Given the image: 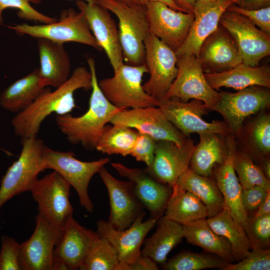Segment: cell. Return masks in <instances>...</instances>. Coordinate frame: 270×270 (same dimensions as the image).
I'll return each instance as SVG.
<instances>
[{
  "mask_svg": "<svg viewBox=\"0 0 270 270\" xmlns=\"http://www.w3.org/2000/svg\"><path fill=\"white\" fill-rule=\"evenodd\" d=\"M92 74L86 67H77L67 81L54 91L46 87L28 106L12 118L14 132L21 138H36L42 122L52 113L70 114L76 106L74 98L80 89L91 90Z\"/></svg>",
  "mask_w": 270,
  "mask_h": 270,
  "instance_id": "cell-1",
  "label": "cell"
},
{
  "mask_svg": "<svg viewBox=\"0 0 270 270\" xmlns=\"http://www.w3.org/2000/svg\"><path fill=\"white\" fill-rule=\"evenodd\" d=\"M92 74V93L88 110L82 116H74L70 114L57 115L56 124L61 132L72 144H80L92 150L104 127L112 117L123 110L112 104L100 90L97 79L94 59H87Z\"/></svg>",
  "mask_w": 270,
  "mask_h": 270,
  "instance_id": "cell-2",
  "label": "cell"
},
{
  "mask_svg": "<svg viewBox=\"0 0 270 270\" xmlns=\"http://www.w3.org/2000/svg\"><path fill=\"white\" fill-rule=\"evenodd\" d=\"M118 20L124 60L130 65L144 63V40L149 33L145 5L122 0H96Z\"/></svg>",
  "mask_w": 270,
  "mask_h": 270,
  "instance_id": "cell-3",
  "label": "cell"
},
{
  "mask_svg": "<svg viewBox=\"0 0 270 270\" xmlns=\"http://www.w3.org/2000/svg\"><path fill=\"white\" fill-rule=\"evenodd\" d=\"M148 73L145 63L139 65L122 64L110 78L98 82L107 99L121 109L158 106L159 102L144 90L142 80Z\"/></svg>",
  "mask_w": 270,
  "mask_h": 270,
  "instance_id": "cell-4",
  "label": "cell"
},
{
  "mask_svg": "<svg viewBox=\"0 0 270 270\" xmlns=\"http://www.w3.org/2000/svg\"><path fill=\"white\" fill-rule=\"evenodd\" d=\"M22 148L16 161L8 169L0 186V208L14 196L30 191L38 174L46 170L42 140L22 139Z\"/></svg>",
  "mask_w": 270,
  "mask_h": 270,
  "instance_id": "cell-5",
  "label": "cell"
},
{
  "mask_svg": "<svg viewBox=\"0 0 270 270\" xmlns=\"http://www.w3.org/2000/svg\"><path fill=\"white\" fill-rule=\"evenodd\" d=\"M45 168L58 172L76 190L80 205L88 212L94 210V204L88 187L92 176L108 164V158L84 162L77 159L72 151L60 152L45 146L44 152Z\"/></svg>",
  "mask_w": 270,
  "mask_h": 270,
  "instance_id": "cell-6",
  "label": "cell"
},
{
  "mask_svg": "<svg viewBox=\"0 0 270 270\" xmlns=\"http://www.w3.org/2000/svg\"><path fill=\"white\" fill-rule=\"evenodd\" d=\"M8 27L18 34L44 38L61 44L75 42L102 50L83 14L72 8L62 10L60 19L54 22L36 25L22 24Z\"/></svg>",
  "mask_w": 270,
  "mask_h": 270,
  "instance_id": "cell-7",
  "label": "cell"
},
{
  "mask_svg": "<svg viewBox=\"0 0 270 270\" xmlns=\"http://www.w3.org/2000/svg\"><path fill=\"white\" fill-rule=\"evenodd\" d=\"M71 186L56 172L38 179L30 188L38 213L52 226L61 230L73 218L70 201Z\"/></svg>",
  "mask_w": 270,
  "mask_h": 270,
  "instance_id": "cell-8",
  "label": "cell"
},
{
  "mask_svg": "<svg viewBox=\"0 0 270 270\" xmlns=\"http://www.w3.org/2000/svg\"><path fill=\"white\" fill-rule=\"evenodd\" d=\"M177 58V75L163 100H198L208 110H212L219 102L220 93L208 82L196 56L184 55Z\"/></svg>",
  "mask_w": 270,
  "mask_h": 270,
  "instance_id": "cell-9",
  "label": "cell"
},
{
  "mask_svg": "<svg viewBox=\"0 0 270 270\" xmlns=\"http://www.w3.org/2000/svg\"><path fill=\"white\" fill-rule=\"evenodd\" d=\"M144 63L150 77L142 86L149 96L160 102L177 75L178 58L174 51L150 33L144 40Z\"/></svg>",
  "mask_w": 270,
  "mask_h": 270,
  "instance_id": "cell-10",
  "label": "cell"
},
{
  "mask_svg": "<svg viewBox=\"0 0 270 270\" xmlns=\"http://www.w3.org/2000/svg\"><path fill=\"white\" fill-rule=\"evenodd\" d=\"M219 24L231 36L240 54L242 62L252 66L270 54V36L260 30L246 16L226 10Z\"/></svg>",
  "mask_w": 270,
  "mask_h": 270,
  "instance_id": "cell-11",
  "label": "cell"
},
{
  "mask_svg": "<svg viewBox=\"0 0 270 270\" xmlns=\"http://www.w3.org/2000/svg\"><path fill=\"white\" fill-rule=\"evenodd\" d=\"M158 106L166 118L185 136L192 133L216 134L228 136L232 132L224 122H207L202 118L208 110L198 100L187 102L176 98L163 100Z\"/></svg>",
  "mask_w": 270,
  "mask_h": 270,
  "instance_id": "cell-12",
  "label": "cell"
},
{
  "mask_svg": "<svg viewBox=\"0 0 270 270\" xmlns=\"http://www.w3.org/2000/svg\"><path fill=\"white\" fill-rule=\"evenodd\" d=\"M110 123L134 129L156 141L168 140L181 146L187 139L166 118L158 106L122 110L112 117Z\"/></svg>",
  "mask_w": 270,
  "mask_h": 270,
  "instance_id": "cell-13",
  "label": "cell"
},
{
  "mask_svg": "<svg viewBox=\"0 0 270 270\" xmlns=\"http://www.w3.org/2000/svg\"><path fill=\"white\" fill-rule=\"evenodd\" d=\"M98 236L72 218L60 230L54 250L52 270H80Z\"/></svg>",
  "mask_w": 270,
  "mask_h": 270,
  "instance_id": "cell-14",
  "label": "cell"
},
{
  "mask_svg": "<svg viewBox=\"0 0 270 270\" xmlns=\"http://www.w3.org/2000/svg\"><path fill=\"white\" fill-rule=\"evenodd\" d=\"M145 6L149 33L176 52L187 36L194 14L176 10L160 2H148Z\"/></svg>",
  "mask_w": 270,
  "mask_h": 270,
  "instance_id": "cell-15",
  "label": "cell"
},
{
  "mask_svg": "<svg viewBox=\"0 0 270 270\" xmlns=\"http://www.w3.org/2000/svg\"><path fill=\"white\" fill-rule=\"evenodd\" d=\"M146 214V212L143 213L130 226L122 230L114 228L108 221H98L96 232L100 236L106 238L117 252L119 264L116 270L132 263L141 254L146 236L160 218L150 216L144 220Z\"/></svg>",
  "mask_w": 270,
  "mask_h": 270,
  "instance_id": "cell-16",
  "label": "cell"
},
{
  "mask_svg": "<svg viewBox=\"0 0 270 270\" xmlns=\"http://www.w3.org/2000/svg\"><path fill=\"white\" fill-rule=\"evenodd\" d=\"M220 93L219 102L212 110L222 115L232 132H238L248 117L270 105V92L262 86H252L236 92Z\"/></svg>",
  "mask_w": 270,
  "mask_h": 270,
  "instance_id": "cell-17",
  "label": "cell"
},
{
  "mask_svg": "<svg viewBox=\"0 0 270 270\" xmlns=\"http://www.w3.org/2000/svg\"><path fill=\"white\" fill-rule=\"evenodd\" d=\"M98 173L108 194L110 206L108 222L119 230L128 228L145 212L144 207L136 194L132 182L116 179L104 166Z\"/></svg>",
  "mask_w": 270,
  "mask_h": 270,
  "instance_id": "cell-18",
  "label": "cell"
},
{
  "mask_svg": "<svg viewBox=\"0 0 270 270\" xmlns=\"http://www.w3.org/2000/svg\"><path fill=\"white\" fill-rule=\"evenodd\" d=\"M76 5L84 16L96 41L104 50L114 70L124 64L118 30L108 10L97 2L77 0Z\"/></svg>",
  "mask_w": 270,
  "mask_h": 270,
  "instance_id": "cell-19",
  "label": "cell"
},
{
  "mask_svg": "<svg viewBox=\"0 0 270 270\" xmlns=\"http://www.w3.org/2000/svg\"><path fill=\"white\" fill-rule=\"evenodd\" d=\"M59 232L38 213L34 232L28 240L20 244V270H52L54 250Z\"/></svg>",
  "mask_w": 270,
  "mask_h": 270,
  "instance_id": "cell-20",
  "label": "cell"
},
{
  "mask_svg": "<svg viewBox=\"0 0 270 270\" xmlns=\"http://www.w3.org/2000/svg\"><path fill=\"white\" fill-rule=\"evenodd\" d=\"M194 147L190 138L181 146L171 141L157 140L154 160L146 168L156 180L172 186L189 168Z\"/></svg>",
  "mask_w": 270,
  "mask_h": 270,
  "instance_id": "cell-21",
  "label": "cell"
},
{
  "mask_svg": "<svg viewBox=\"0 0 270 270\" xmlns=\"http://www.w3.org/2000/svg\"><path fill=\"white\" fill-rule=\"evenodd\" d=\"M112 166L122 177L132 182L134 192L151 217H160L166 209L172 192V186L160 182L150 175L147 169L130 168L120 162H112Z\"/></svg>",
  "mask_w": 270,
  "mask_h": 270,
  "instance_id": "cell-22",
  "label": "cell"
},
{
  "mask_svg": "<svg viewBox=\"0 0 270 270\" xmlns=\"http://www.w3.org/2000/svg\"><path fill=\"white\" fill-rule=\"evenodd\" d=\"M232 4L231 0L209 2L198 0L194 8V19L187 36L176 52L177 58L184 55L197 56L202 42L216 30L222 14Z\"/></svg>",
  "mask_w": 270,
  "mask_h": 270,
  "instance_id": "cell-23",
  "label": "cell"
},
{
  "mask_svg": "<svg viewBox=\"0 0 270 270\" xmlns=\"http://www.w3.org/2000/svg\"><path fill=\"white\" fill-rule=\"evenodd\" d=\"M196 58L206 73L226 70L242 62L235 42L222 26L204 40Z\"/></svg>",
  "mask_w": 270,
  "mask_h": 270,
  "instance_id": "cell-24",
  "label": "cell"
},
{
  "mask_svg": "<svg viewBox=\"0 0 270 270\" xmlns=\"http://www.w3.org/2000/svg\"><path fill=\"white\" fill-rule=\"evenodd\" d=\"M226 146V157L224 161L217 165V168L214 170L215 180L230 216L244 228L248 216L242 203V188L234 168V160L236 148V143L232 136L228 138Z\"/></svg>",
  "mask_w": 270,
  "mask_h": 270,
  "instance_id": "cell-25",
  "label": "cell"
},
{
  "mask_svg": "<svg viewBox=\"0 0 270 270\" xmlns=\"http://www.w3.org/2000/svg\"><path fill=\"white\" fill-rule=\"evenodd\" d=\"M40 79L42 85L58 88L70 78V60L64 44L38 38Z\"/></svg>",
  "mask_w": 270,
  "mask_h": 270,
  "instance_id": "cell-26",
  "label": "cell"
},
{
  "mask_svg": "<svg viewBox=\"0 0 270 270\" xmlns=\"http://www.w3.org/2000/svg\"><path fill=\"white\" fill-rule=\"evenodd\" d=\"M204 75L210 86L216 90L222 87L236 90L252 86L270 88L269 66H252L241 62L230 70Z\"/></svg>",
  "mask_w": 270,
  "mask_h": 270,
  "instance_id": "cell-27",
  "label": "cell"
},
{
  "mask_svg": "<svg viewBox=\"0 0 270 270\" xmlns=\"http://www.w3.org/2000/svg\"><path fill=\"white\" fill-rule=\"evenodd\" d=\"M156 228L151 236L144 239L141 254L148 257L156 264L163 265L170 251L184 238L183 225L165 216H160Z\"/></svg>",
  "mask_w": 270,
  "mask_h": 270,
  "instance_id": "cell-28",
  "label": "cell"
},
{
  "mask_svg": "<svg viewBox=\"0 0 270 270\" xmlns=\"http://www.w3.org/2000/svg\"><path fill=\"white\" fill-rule=\"evenodd\" d=\"M183 226L184 238L189 244L200 246L206 252L214 254L228 262L236 260L228 240L216 233L206 218L189 222Z\"/></svg>",
  "mask_w": 270,
  "mask_h": 270,
  "instance_id": "cell-29",
  "label": "cell"
},
{
  "mask_svg": "<svg viewBox=\"0 0 270 270\" xmlns=\"http://www.w3.org/2000/svg\"><path fill=\"white\" fill-rule=\"evenodd\" d=\"M46 88L41 82L39 68H36L2 92L0 105L8 110L18 113L32 104Z\"/></svg>",
  "mask_w": 270,
  "mask_h": 270,
  "instance_id": "cell-30",
  "label": "cell"
},
{
  "mask_svg": "<svg viewBox=\"0 0 270 270\" xmlns=\"http://www.w3.org/2000/svg\"><path fill=\"white\" fill-rule=\"evenodd\" d=\"M175 184L202 201L206 208L208 218L216 216L226 208L215 180L210 176L200 175L188 168Z\"/></svg>",
  "mask_w": 270,
  "mask_h": 270,
  "instance_id": "cell-31",
  "label": "cell"
},
{
  "mask_svg": "<svg viewBox=\"0 0 270 270\" xmlns=\"http://www.w3.org/2000/svg\"><path fill=\"white\" fill-rule=\"evenodd\" d=\"M216 134H200V142L195 146L189 168L203 176H210L214 168L224 160L227 152L226 144Z\"/></svg>",
  "mask_w": 270,
  "mask_h": 270,
  "instance_id": "cell-32",
  "label": "cell"
},
{
  "mask_svg": "<svg viewBox=\"0 0 270 270\" xmlns=\"http://www.w3.org/2000/svg\"><path fill=\"white\" fill-rule=\"evenodd\" d=\"M164 216L184 225L206 218L208 211L204 204L196 196L174 184L172 186V192L164 210Z\"/></svg>",
  "mask_w": 270,
  "mask_h": 270,
  "instance_id": "cell-33",
  "label": "cell"
},
{
  "mask_svg": "<svg viewBox=\"0 0 270 270\" xmlns=\"http://www.w3.org/2000/svg\"><path fill=\"white\" fill-rule=\"evenodd\" d=\"M206 221L217 234L226 238L230 244L236 260L246 257L250 249V242L244 228L230 216L225 208L222 211Z\"/></svg>",
  "mask_w": 270,
  "mask_h": 270,
  "instance_id": "cell-34",
  "label": "cell"
},
{
  "mask_svg": "<svg viewBox=\"0 0 270 270\" xmlns=\"http://www.w3.org/2000/svg\"><path fill=\"white\" fill-rule=\"evenodd\" d=\"M138 132L122 126L106 124L98 140L96 149L108 155H130Z\"/></svg>",
  "mask_w": 270,
  "mask_h": 270,
  "instance_id": "cell-35",
  "label": "cell"
},
{
  "mask_svg": "<svg viewBox=\"0 0 270 270\" xmlns=\"http://www.w3.org/2000/svg\"><path fill=\"white\" fill-rule=\"evenodd\" d=\"M230 262L210 253H197L183 250L162 266L164 270H201L215 268L224 270Z\"/></svg>",
  "mask_w": 270,
  "mask_h": 270,
  "instance_id": "cell-36",
  "label": "cell"
},
{
  "mask_svg": "<svg viewBox=\"0 0 270 270\" xmlns=\"http://www.w3.org/2000/svg\"><path fill=\"white\" fill-rule=\"evenodd\" d=\"M119 264L117 252L105 238L94 242L80 270H116Z\"/></svg>",
  "mask_w": 270,
  "mask_h": 270,
  "instance_id": "cell-37",
  "label": "cell"
},
{
  "mask_svg": "<svg viewBox=\"0 0 270 270\" xmlns=\"http://www.w3.org/2000/svg\"><path fill=\"white\" fill-rule=\"evenodd\" d=\"M234 166L242 188L259 186L270 190V180L266 177L260 168L254 164L249 154L236 151Z\"/></svg>",
  "mask_w": 270,
  "mask_h": 270,
  "instance_id": "cell-38",
  "label": "cell"
},
{
  "mask_svg": "<svg viewBox=\"0 0 270 270\" xmlns=\"http://www.w3.org/2000/svg\"><path fill=\"white\" fill-rule=\"evenodd\" d=\"M250 145L261 158L270 152V116H259L251 124L248 132Z\"/></svg>",
  "mask_w": 270,
  "mask_h": 270,
  "instance_id": "cell-39",
  "label": "cell"
},
{
  "mask_svg": "<svg viewBox=\"0 0 270 270\" xmlns=\"http://www.w3.org/2000/svg\"><path fill=\"white\" fill-rule=\"evenodd\" d=\"M247 256L236 264L229 263L224 270H270V250L250 242Z\"/></svg>",
  "mask_w": 270,
  "mask_h": 270,
  "instance_id": "cell-40",
  "label": "cell"
},
{
  "mask_svg": "<svg viewBox=\"0 0 270 270\" xmlns=\"http://www.w3.org/2000/svg\"><path fill=\"white\" fill-rule=\"evenodd\" d=\"M250 242L264 248L270 246V214L248 216L244 226Z\"/></svg>",
  "mask_w": 270,
  "mask_h": 270,
  "instance_id": "cell-41",
  "label": "cell"
},
{
  "mask_svg": "<svg viewBox=\"0 0 270 270\" xmlns=\"http://www.w3.org/2000/svg\"><path fill=\"white\" fill-rule=\"evenodd\" d=\"M30 0H0V24L3 22L2 12L7 8H15L18 10V16L26 20L50 24L58 20L57 18L45 15L34 8Z\"/></svg>",
  "mask_w": 270,
  "mask_h": 270,
  "instance_id": "cell-42",
  "label": "cell"
},
{
  "mask_svg": "<svg viewBox=\"0 0 270 270\" xmlns=\"http://www.w3.org/2000/svg\"><path fill=\"white\" fill-rule=\"evenodd\" d=\"M20 244L12 237H1L0 270H20L19 264Z\"/></svg>",
  "mask_w": 270,
  "mask_h": 270,
  "instance_id": "cell-43",
  "label": "cell"
},
{
  "mask_svg": "<svg viewBox=\"0 0 270 270\" xmlns=\"http://www.w3.org/2000/svg\"><path fill=\"white\" fill-rule=\"evenodd\" d=\"M227 10L246 16L260 30L270 36V6L258 10H248L232 4Z\"/></svg>",
  "mask_w": 270,
  "mask_h": 270,
  "instance_id": "cell-44",
  "label": "cell"
},
{
  "mask_svg": "<svg viewBox=\"0 0 270 270\" xmlns=\"http://www.w3.org/2000/svg\"><path fill=\"white\" fill-rule=\"evenodd\" d=\"M156 146V140L153 138L138 132L130 155L136 160L144 162L148 167L154 160Z\"/></svg>",
  "mask_w": 270,
  "mask_h": 270,
  "instance_id": "cell-45",
  "label": "cell"
},
{
  "mask_svg": "<svg viewBox=\"0 0 270 270\" xmlns=\"http://www.w3.org/2000/svg\"><path fill=\"white\" fill-rule=\"evenodd\" d=\"M270 190L259 186L242 188L241 193L242 203L248 216H252L254 214Z\"/></svg>",
  "mask_w": 270,
  "mask_h": 270,
  "instance_id": "cell-46",
  "label": "cell"
},
{
  "mask_svg": "<svg viewBox=\"0 0 270 270\" xmlns=\"http://www.w3.org/2000/svg\"><path fill=\"white\" fill-rule=\"evenodd\" d=\"M159 266L148 257L140 254L134 262L122 266L120 270H158Z\"/></svg>",
  "mask_w": 270,
  "mask_h": 270,
  "instance_id": "cell-47",
  "label": "cell"
},
{
  "mask_svg": "<svg viewBox=\"0 0 270 270\" xmlns=\"http://www.w3.org/2000/svg\"><path fill=\"white\" fill-rule=\"evenodd\" d=\"M270 6V0H243L240 6L248 10H258Z\"/></svg>",
  "mask_w": 270,
  "mask_h": 270,
  "instance_id": "cell-48",
  "label": "cell"
},
{
  "mask_svg": "<svg viewBox=\"0 0 270 270\" xmlns=\"http://www.w3.org/2000/svg\"><path fill=\"white\" fill-rule=\"evenodd\" d=\"M198 0H173L174 4L183 12L193 13L196 3Z\"/></svg>",
  "mask_w": 270,
  "mask_h": 270,
  "instance_id": "cell-49",
  "label": "cell"
},
{
  "mask_svg": "<svg viewBox=\"0 0 270 270\" xmlns=\"http://www.w3.org/2000/svg\"><path fill=\"white\" fill-rule=\"evenodd\" d=\"M268 214H270V190L264 202L252 216L256 217Z\"/></svg>",
  "mask_w": 270,
  "mask_h": 270,
  "instance_id": "cell-50",
  "label": "cell"
},
{
  "mask_svg": "<svg viewBox=\"0 0 270 270\" xmlns=\"http://www.w3.org/2000/svg\"><path fill=\"white\" fill-rule=\"evenodd\" d=\"M140 4L145 5L149 2H160L164 3L168 6L176 10L182 11L181 10L174 4L173 0H137Z\"/></svg>",
  "mask_w": 270,
  "mask_h": 270,
  "instance_id": "cell-51",
  "label": "cell"
},
{
  "mask_svg": "<svg viewBox=\"0 0 270 270\" xmlns=\"http://www.w3.org/2000/svg\"><path fill=\"white\" fill-rule=\"evenodd\" d=\"M262 159L261 167L262 171L266 177L270 180V160L263 158Z\"/></svg>",
  "mask_w": 270,
  "mask_h": 270,
  "instance_id": "cell-52",
  "label": "cell"
},
{
  "mask_svg": "<svg viewBox=\"0 0 270 270\" xmlns=\"http://www.w3.org/2000/svg\"><path fill=\"white\" fill-rule=\"evenodd\" d=\"M200 0L202 2H209L214 1L216 0ZM232 0L234 4H236L238 6H240L242 5V2H243V0Z\"/></svg>",
  "mask_w": 270,
  "mask_h": 270,
  "instance_id": "cell-53",
  "label": "cell"
},
{
  "mask_svg": "<svg viewBox=\"0 0 270 270\" xmlns=\"http://www.w3.org/2000/svg\"><path fill=\"white\" fill-rule=\"evenodd\" d=\"M86 2H96V0H84ZM30 2L34 3V4H38L40 2V0H30Z\"/></svg>",
  "mask_w": 270,
  "mask_h": 270,
  "instance_id": "cell-54",
  "label": "cell"
},
{
  "mask_svg": "<svg viewBox=\"0 0 270 270\" xmlns=\"http://www.w3.org/2000/svg\"><path fill=\"white\" fill-rule=\"evenodd\" d=\"M122 0L140 4L137 0Z\"/></svg>",
  "mask_w": 270,
  "mask_h": 270,
  "instance_id": "cell-55",
  "label": "cell"
}]
</instances>
